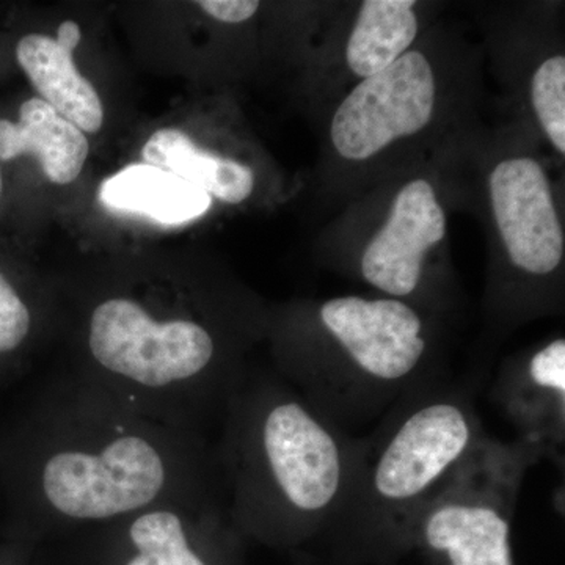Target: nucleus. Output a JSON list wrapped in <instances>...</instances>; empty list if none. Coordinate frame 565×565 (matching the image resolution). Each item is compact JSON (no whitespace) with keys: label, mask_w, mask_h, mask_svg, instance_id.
<instances>
[{"label":"nucleus","mask_w":565,"mask_h":565,"mask_svg":"<svg viewBox=\"0 0 565 565\" xmlns=\"http://www.w3.org/2000/svg\"><path fill=\"white\" fill-rule=\"evenodd\" d=\"M22 462L36 533H79L163 501L223 497L204 434L137 414L76 375L51 384Z\"/></svg>","instance_id":"obj_1"},{"label":"nucleus","mask_w":565,"mask_h":565,"mask_svg":"<svg viewBox=\"0 0 565 565\" xmlns=\"http://www.w3.org/2000/svg\"><path fill=\"white\" fill-rule=\"evenodd\" d=\"M214 446L237 534L297 541L337 523L362 452L353 438L278 375L245 373Z\"/></svg>","instance_id":"obj_2"},{"label":"nucleus","mask_w":565,"mask_h":565,"mask_svg":"<svg viewBox=\"0 0 565 565\" xmlns=\"http://www.w3.org/2000/svg\"><path fill=\"white\" fill-rule=\"evenodd\" d=\"M244 375L206 319L159 315L139 297L111 294L90 308L76 377L137 414L204 434Z\"/></svg>","instance_id":"obj_3"},{"label":"nucleus","mask_w":565,"mask_h":565,"mask_svg":"<svg viewBox=\"0 0 565 565\" xmlns=\"http://www.w3.org/2000/svg\"><path fill=\"white\" fill-rule=\"evenodd\" d=\"M316 344L282 355L278 377L343 429L384 415L434 377L426 326L411 303L333 297L316 308Z\"/></svg>","instance_id":"obj_4"},{"label":"nucleus","mask_w":565,"mask_h":565,"mask_svg":"<svg viewBox=\"0 0 565 565\" xmlns=\"http://www.w3.org/2000/svg\"><path fill=\"white\" fill-rule=\"evenodd\" d=\"M473 394L427 379L386 412L362 452L337 523L371 534H411L481 441Z\"/></svg>","instance_id":"obj_5"},{"label":"nucleus","mask_w":565,"mask_h":565,"mask_svg":"<svg viewBox=\"0 0 565 565\" xmlns=\"http://www.w3.org/2000/svg\"><path fill=\"white\" fill-rule=\"evenodd\" d=\"M79 533L96 541L103 565H217L237 531L217 497L163 501Z\"/></svg>","instance_id":"obj_6"},{"label":"nucleus","mask_w":565,"mask_h":565,"mask_svg":"<svg viewBox=\"0 0 565 565\" xmlns=\"http://www.w3.org/2000/svg\"><path fill=\"white\" fill-rule=\"evenodd\" d=\"M437 99L433 65L408 51L390 68L356 85L334 111L330 139L348 161H367L393 141L423 131Z\"/></svg>","instance_id":"obj_7"},{"label":"nucleus","mask_w":565,"mask_h":565,"mask_svg":"<svg viewBox=\"0 0 565 565\" xmlns=\"http://www.w3.org/2000/svg\"><path fill=\"white\" fill-rule=\"evenodd\" d=\"M489 189L512 266L534 278L555 274L563 264L565 241L544 167L533 158L504 159L490 174Z\"/></svg>","instance_id":"obj_8"},{"label":"nucleus","mask_w":565,"mask_h":565,"mask_svg":"<svg viewBox=\"0 0 565 565\" xmlns=\"http://www.w3.org/2000/svg\"><path fill=\"white\" fill-rule=\"evenodd\" d=\"M446 236V215L430 182H407L394 199L388 218L360 263L367 285L390 299H411L422 288L427 252Z\"/></svg>","instance_id":"obj_9"},{"label":"nucleus","mask_w":565,"mask_h":565,"mask_svg":"<svg viewBox=\"0 0 565 565\" xmlns=\"http://www.w3.org/2000/svg\"><path fill=\"white\" fill-rule=\"evenodd\" d=\"M494 399L525 435L534 455L564 444L565 340L556 338L537 349L522 366L494 384Z\"/></svg>","instance_id":"obj_10"},{"label":"nucleus","mask_w":565,"mask_h":565,"mask_svg":"<svg viewBox=\"0 0 565 565\" xmlns=\"http://www.w3.org/2000/svg\"><path fill=\"white\" fill-rule=\"evenodd\" d=\"M82 31L76 21H63L57 39L44 33H29L17 46V61L39 92L40 99L68 118L82 132L96 134L103 128L104 107L92 82L85 79L74 63Z\"/></svg>","instance_id":"obj_11"},{"label":"nucleus","mask_w":565,"mask_h":565,"mask_svg":"<svg viewBox=\"0 0 565 565\" xmlns=\"http://www.w3.org/2000/svg\"><path fill=\"white\" fill-rule=\"evenodd\" d=\"M33 156L47 180L70 184L79 178L90 143L68 118L40 98L20 107V120H0V161Z\"/></svg>","instance_id":"obj_12"},{"label":"nucleus","mask_w":565,"mask_h":565,"mask_svg":"<svg viewBox=\"0 0 565 565\" xmlns=\"http://www.w3.org/2000/svg\"><path fill=\"white\" fill-rule=\"evenodd\" d=\"M99 199L109 210L181 225L206 214L211 196L169 170L134 163L103 182Z\"/></svg>","instance_id":"obj_13"},{"label":"nucleus","mask_w":565,"mask_h":565,"mask_svg":"<svg viewBox=\"0 0 565 565\" xmlns=\"http://www.w3.org/2000/svg\"><path fill=\"white\" fill-rule=\"evenodd\" d=\"M141 159L143 163L178 174L223 203H243L255 189V173L250 167L202 150L180 129L152 132L141 148Z\"/></svg>","instance_id":"obj_14"},{"label":"nucleus","mask_w":565,"mask_h":565,"mask_svg":"<svg viewBox=\"0 0 565 565\" xmlns=\"http://www.w3.org/2000/svg\"><path fill=\"white\" fill-rule=\"evenodd\" d=\"M414 7L412 0L362 3L345 50V62L355 76L367 79L407 54L419 31Z\"/></svg>","instance_id":"obj_15"},{"label":"nucleus","mask_w":565,"mask_h":565,"mask_svg":"<svg viewBox=\"0 0 565 565\" xmlns=\"http://www.w3.org/2000/svg\"><path fill=\"white\" fill-rule=\"evenodd\" d=\"M531 102L546 137L565 154V58L553 55L541 63L531 81Z\"/></svg>","instance_id":"obj_16"},{"label":"nucleus","mask_w":565,"mask_h":565,"mask_svg":"<svg viewBox=\"0 0 565 565\" xmlns=\"http://www.w3.org/2000/svg\"><path fill=\"white\" fill-rule=\"evenodd\" d=\"M33 330L31 305L0 270V356H10L28 343Z\"/></svg>","instance_id":"obj_17"},{"label":"nucleus","mask_w":565,"mask_h":565,"mask_svg":"<svg viewBox=\"0 0 565 565\" xmlns=\"http://www.w3.org/2000/svg\"><path fill=\"white\" fill-rule=\"evenodd\" d=\"M196 6L215 21L226 22V24H241L248 21L259 9V2L256 0H202L196 2Z\"/></svg>","instance_id":"obj_18"},{"label":"nucleus","mask_w":565,"mask_h":565,"mask_svg":"<svg viewBox=\"0 0 565 565\" xmlns=\"http://www.w3.org/2000/svg\"><path fill=\"white\" fill-rule=\"evenodd\" d=\"M0 195H2V174H0Z\"/></svg>","instance_id":"obj_19"}]
</instances>
